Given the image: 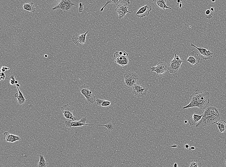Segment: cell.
<instances>
[{
	"label": "cell",
	"instance_id": "3957f363",
	"mask_svg": "<svg viewBox=\"0 0 226 167\" xmlns=\"http://www.w3.org/2000/svg\"><path fill=\"white\" fill-rule=\"evenodd\" d=\"M125 86L128 88L132 87L136 84L139 80V76L136 73L132 72H126L124 75Z\"/></svg>",
	"mask_w": 226,
	"mask_h": 167
},
{
	"label": "cell",
	"instance_id": "484cf974",
	"mask_svg": "<svg viewBox=\"0 0 226 167\" xmlns=\"http://www.w3.org/2000/svg\"><path fill=\"white\" fill-rule=\"evenodd\" d=\"M199 164L198 163L196 160H192L191 161L189 166L191 167H198L200 166Z\"/></svg>",
	"mask_w": 226,
	"mask_h": 167
},
{
	"label": "cell",
	"instance_id": "ba28073f",
	"mask_svg": "<svg viewBox=\"0 0 226 167\" xmlns=\"http://www.w3.org/2000/svg\"><path fill=\"white\" fill-rule=\"evenodd\" d=\"M75 4L72 0H61L59 4L52 9H59L62 12H65L70 10Z\"/></svg>",
	"mask_w": 226,
	"mask_h": 167
},
{
	"label": "cell",
	"instance_id": "74e56055",
	"mask_svg": "<svg viewBox=\"0 0 226 167\" xmlns=\"http://www.w3.org/2000/svg\"><path fill=\"white\" fill-rule=\"evenodd\" d=\"M173 166L174 167H177L178 166L177 164L176 163L174 164L173 165Z\"/></svg>",
	"mask_w": 226,
	"mask_h": 167
},
{
	"label": "cell",
	"instance_id": "5bb4252c",
	"mask_svg": "<svg viewBox=\"0 0 226 167\" xmlns=\"http://www.w3.org/2000/svg\"><path fill=\"white\" fill-rule=\"evenodd\" d=\"M152 9V6L149 4H147L141 8L136 13V15L140 18L148 16L150 15Z\"/></svg>",
	"mask_w": 226,
	"mask_h": 167
},
{
	"label": "cell",
	"instance_id": "8992f818",
	"mask_svg": "<svg viewBox=\"0 0 226 167\" xmlns=\"http://www.w3.org/2000/svg\"><path fill=\"white\" fill-rule=\"evenodd\" d=\"M80 91L82 94L85 96L89 104H93L95 101L96 96L91 91L88 85L83 84L80 86Z\"/></svg>",
	"mask_w": 226,
	"mask_h": 167
},
{
	"label": "cell",
	"instance_id": "7a4b0ae2",
	"mask_svg": "<svg viewBox=\"0 0 226 167\" xmlns=\"http://www.w3.org/2000/svg\"><path fill=\"white\" fill-rule=\"evenodd\" d=\"M202 115L201 119L196 125V128L215 124L220 120L218 109L214 106H208L204 110Z\"/></svg>",
	"mask_w": 226,
	"mask_h": 167
},
{
	"label": "cell",
	"instance_id": "1f68e13d",
	"mask_svg": "<svg viewBox=\"0 0 226 167\" xmlns=\"http://www.w3.org/2000/svg\"><path fill=\"white\" fill-rule=\"evenodd\" d=\"M184 148L187 150H189L190 148L189 145L188 144H185L184 146Z\"/></svg>",
	"mask_w": 226,
	"mask_h": 167
},
{
	"label": "cell",
	"instance_id": "8d00e7d4",
	"mask_svg": "<svg viewBox=\"0 0 226 167\" xmlns=\"http://www.w3.org/2000/svg\"><path fill=\"white\" fill-rule=\"evenodd\" d=\"M177 146H178L177 145L174 144L171 146L169 147H177Z\"/></svg>",
	"mask_w": 226,
	"mask_h": 167
},
{
	"label": "cell",
	"instance_id": "2e32d148",
	"mask_svg": "<svg viewBox=\"0 0 226 167\" xmlns=\"http://www.w3.org/2000/svg\"><path fill=\"white\" fill-rule=\"evenodd\" d=\"M4 139L6 142L14 143L17 141H20L21 139L20 137L13 134L6 132L4 133Z\"/></svg>",
	"mask_w": 226,
	"mask_h": 167
},
{
	"label": "cell",
	"instance_id": "7bdbcfd3",
	"mask_svg": "<svg viewBox=\"0 0 226 167\" xmlns=\"http://www.w3.org/2000/svg\"><path fill=\"white\" fill-rule=\"evenodd\" d=\"M185 124H187L188 123V121L187 120H185L184 121Z\"/></svg>",
	"mask_w": 226,
	"mask_h": 167
},
{
	"label": "cell",
	"instance_id": "f1b7e54d",
	"mask_svg": "<svg viewBox=\"0 0 226 167\" xmlns=\"http://www.w3.org/2000/svg\"><path fill=\"white\" fill-rule=\"evenodd\" d=\"M125 1V0H114V4L117 5Z\"/></svg>",
	"mask_w": 226,
	"mask_h": 167
},
{
	"label": "cell",
	"instance_id": "cb8c5ba5",
	"mask_svg": "<svg viewBox=\"0 0 226 167\" xmlns=\"http://www.w3.org/2000/svg\"><path fill=\"white\" fill-rule=\"evenodd\" d=\"M40 160L38 163L37 167H46L48 166V163L44 159V156L42 154L40 155Z\"/></svg>",
	"mask_w": 226,
	"mask_h": 167
},
{
	"label": "cell",
	"instance_id": "bcb514c9",
	"mask_svg": "<svg viewBox=\"0 0 226 167\" xmlns=\"http://www.w3.org/2000/svg\"><path fill=\"white\" fill-rule=\"evenodd\" d=\"M44 57H46V58H47V57H48V55H46H46H44Z\"/></svg>",
	"mask_w": 226,
	"mask_h": 167
},
{
	"label": "cell",
	"instance_id": "30bf717a",
	"mask_svg": "<svg viewBox=\"0 0 226 167\" xmlns=\"http://www.w3.org/2000/svg\"><path fill=\"white\" fill-rule=\"evenodd\" d=\"M87 120L86 117H83L79 121H74L72 122L66 121L65 123L67 127L69 128L72 127H81L84 125L96 126L97 124H87L86 123Z\"/></svg>",
	"mask_w": 226,
	"mask_h": 167
},
{
	"label": "cell",
	"instance_id": "4316f807",
	"mask_svg": "<svg viewBox=\"0 0 226 167\" xmlns=\"http://www.w3.org/2000/svg\"><path fill=\"white\" fill-rule=\"evenodd\" d=\"M205 15L206 18L210 19L212 17V13L210 9L206 10L205 13Z\"/></svg>",
	"mask_w": 226,
	"mask_h": 167
},
{
	"label": "cell",
	"instance_id": "d6986e66",
	"mask_svg": "<svg viewBox=\"0 0 226 167\" xmlns=\"http://www.w3.org/2000/svg\"><path fill=\"white\" fill-rule=\"evenodd\" d=\"M72 41L77 46L79 47H81L83 44L86 43L82 41L80 37V35L79 34H76L73 36Z\"/></svg>",
	"mask_w": 226,
	"mask_h": 167
},
{
	"label": "cell",
	"instance_id": "9a60e30c",
	"mask_svg": "<svg viewBox=\"0 0 226 167\" xmlns=\"http://www.w3.org/2000/svg\"><path fill=\"white\" fill-rule=\"evenodd\" d=\"M192 65H197L200 62V57L195 51L191 52L186 61Z\"/></svg>",
	"mask_w": 226,
	"mask_h": 167
},
{
	"label": "cell",
	"instance_id": "e0dca14e",
	"mask_svg": "<svg viewBox=\"0 0 226 167\" xmlns=\"http://www.w3.org/2000/svg\"><path fill=\"white\" fill-rule=\"evenodd\" d=\"M202 115V114L199 115L194 113L192 116L190 117L188 119L190 125L193 126L196 125L201 119Z\"/></svg>",
	"mask_w": 226,
	"mask_h": 167
},
{
	"label": "cell",
	"instance_id": "8fae6325",
	"mask_svg": "<svg viewBox=\"0 0 226 167\" xmlns=\"http://www.w3.org/2000/svg\"><path fill=\"white\" fill-rule=\"evenodd\" d=\"M128 7L127 4L123 2L119 4L116 8L115 10L119 16V18L120 19L124 17L128 13H132V12L128 10Z\"/></svg>",
	"mask_w": 226,
	"mask_h": 167
},
{
	"label": "cell",
	"instance_id": "ffe728a7",
	"mask_svg": "<svg viewBox=\"0 0 226 167\" xmlns=\"http://www.w3.org/2000/svg\"><path fill=\"white\" fill-rule=\"evenodd\" d=\"M18 91L19 93V95L17 93L15 95V97L17 98L18 103L19 104L22 105L25 103L26 100H27L24 97L21 91L19 90L18 87L17 86Z\"/></svg>",
	"mask_w": 226,
	"mask_h": 167
},
{
	"label": "cell",
	"instance_id": "f546056e",
	"mask_svg": "<svg viewBox=\"0 0 226 167\" xmlns=\"http://www.w3.org/2000/svg\"><path fill=\"white\" fill-rule=\"evenodd\" d=\"M10 69V68L7 67H2L1 70L2 72H4L6 71H9Z\"/></svg>",
	"mask_w": 226,
	"mask_h": 167
},
{
	"label": "cell",
	"instance_id": "d590c367",
	"mask_svg": "<svg viewBox=\"0 0 226 167\" xmlns=\"http://www.w3.org/2000/svg\"><path fill=\"white\" fill-rule=\"evenodd\" d=\"M10 78L12 80H14L15 81H16L15 80L16 79H15V77L14 76V75H12V76H11L10 77Z\"/></svg>",
	"mask_w": 226,
	"mask_h": 167
},
{
	"label": "cell",
	"instance_id": "277c9868",
	"mask_svg": "<svg viewBox=\"0 0 226 167\" xmlns=\"http://www.w3.org/2000/svg\"><path fill=\"white\" fill-rule=\"evenodd\" d=\"M114 58L115 62L122 66L128 65L129 62L128 54L125 51H116L114 54Z\"/></svg>",
	"mask_w": 226,
	"mask_h": 167
},
{
	"label": "cell",
	"instance_id": "ac0fdd59",
	"mask_svg": "<svg viewBox=\"0 0 226 167\" xmlns=\"http://www.w3.org/2000/svg\"><path fill=\"white\" fill-rule=\"evenodd\" d=\"M153 2L157 7L164 11L166 9H172L166 5V0H153Z\"/></svg>",
	"mask_w": 226,
	"mask_h": 167
},
{
	"label": "cell",
	"instance_id": "4fadbf2b",
	"mask_svg": "<svg viewBox=\"0 0 226 167\" xmlns=\"http://www.w3.org/2000/svg\"><path fill=\"white\" fill-rule=\"evenodd\" d=\"M151 72H154L157 75L162 74L168 70V66L166 64L162 62H159L156 66L150 67Z\"/></svg>",
	"mask_w": 226,
	"mask_h": 167
},
{
	"label": "cell",
	"instance_id": "5b68a950",
	"mask_svg": "<svg viewBox=\"0 0 226 167\" xmlns=\"http://www.w3.org/2000/svg\"><path fill=\"white\" fill-rule=\"evenodd\" d=\"M133 87V93L135 97L143 98L146 95L148 88L144 84H135Z\"/></svg>",
	"mask_w": 226,
	"mask_h": 167
},
{
	"label": "cell",
	"instance_id": "e575fe53",
	"mask_svg": "<svg viewBox=\"0 0 226 167\" xmlns=\"http://www.w3.org/2000/svg\"><path fill=\"white\" fill-rule=\"evenodd\" d=\"M182 0H177V5H180V4L182 3Z\"/></svg>",
	"mask_w": 226,
	"mask_h": 167
},
{
	"label": "cell",
	"instance_id": "9c48e42d",
	"mask_svg": "<svg viewBox=\"0 0 226 167\" xmlns=\"http://www.w3.org/2000/svg\"><path fill=\"white\" fill-rule=\"evenodd\" d=\"M61 110L64 117L73 121L76 120V118L73 114L74 110L73 107L68 104L65 105L61 107Z\"/></svg>",
	"mask_w": 226,
	"mask_h": 167
},
{
	"label": "cell",
	"instance_id": "ee69618b",
	"mask_svg": "<svg viewBox=\"0 0 226 167\" xmlns=\"http://www.w3.org/2000/svg\"><path fill=\"white\" fill-rule=\"evenodd\" d=\"M225 166H226V157H225Z\"/></svg>",
	"mask_w": 226,
	"mask_h": 167
},
{
	"label": "cell",
	"instance_id": "83f0119b",
	"mask_svg": "<svg viewBox=\"0 0 226 167\" xmlns=\"http://www.w3.org/2000/svg\"><path fill=\"white\" fill-rule=\"evenodd\" d=\"M84 4L82 3L81 2L80 3L79 8L78 10L80 13H81L82 12L84 9Z\"/></svg>",
	"mask_w": 226,
	"mask_h": 167
},
{
	"label": "cell",
	"instance_id": "4dcf8cb0",
	"mask_svg": "<svg viewBox=\"0 0 226 167\" xmlns=\"http://www.w3.org/2000/svg\"><path fill=\"white\" fill-rule=\"evenodd\" d=\"M1 80H5V77H6V75L3 72H2L1 73Z\"/></svg>",
	"mask_w": 226,
	"mask_h": 167
},
{
	"label": "cell",
	"instance_id": "6da1fadb",
	"mask_svg": "<svg viewBox=\"0 0 226 167\" xmlns=\"http://www.w3.org/2000/svg\"><path fill=\"white\" fill-rule=\"evenodd\" d=\"M190 100L189 104L183 107V109L196 107L204 110L209 104L210 94L207 91L193 93L190 96Z\"/></svg>",
	"mask_w": 226,
	"mask_h": 167
},
{
	"label": "cell",
	"instance_id": "603a6c76",
	"mask_svg": "<svg viewBox=\"0 0 226 167\" xmlns=\"http://www.w3.org/2000/svg\"><path fill=\"white\" fill-rule=\"evenodd\" d=\"M96 101L97 104L101 107L108 106L111 104L110 102L104 100L97 99Z\"/></svg>",
	"mask_w": 226,
	"mask_h": 167
},
{
	"label": "cell",
	"instance_id": "b9f144b4",
	"mask_svg": "<svg viewBox=\"0 0 226 167\" xmlns=\"http://www.w3.org/2000/svg\"><path fill=\"white\" fill-rule=\"evenodd\" d=\"M182 7V4L181 3L180 4V8Z\"/></svg>",
	"mask_w": 226,
	"mask_h": 167
},
{
	"label": "cell",
	"instance_id": "836d02e7",
	"mask_svg": "<svg viewBox=\"0 0 226 167\" xmlns=\"http://www.w3.org/2000/svg\"><path fill=\"white\" fill-rule=\"evenodd\" d=\"M195 149V147L191 146L189 150L191 151L194 150Z\"/></svg>",
	"mask_w": 226,
	"mask_h": 167
},
{
	"label": "cell",
	"instance_id": "f35d334b",
	"mask_svg": "<svg viewBox=\"0 0 226 167\" xmlns=\"http://www.w3.org/2000/svg\"><path fill=\"white\" fill-rule=\"evenodd\" d=\"M125 1L128 3V4H130V0H125Z\"/></svg>",
	"mask_w": 226,
	"mask_h": 167
},
{
	"label": "cell",
	"instance_id": "d4e9b609",
	"mask_svg": "<svg viewBox=\"0 0 226 167\" xmlns=\"http://www.w3.org/2000/svg\"><path fill=\"white\" fill-rule=\"evenodd\" d=\"M96 126L105 127L109 131H112L114 129L113 124L111 123H109L105 125H96Z\"/></svg>",
	"mask_w": 226,
	"mask_h": 167
},
{
	"label": "cell",
	"instance_id": "f6af8a7d",
	"mask_svg": "<svg viewBox=\"0 0 226 167\" xmlns=\"http://www.w3.org/2000/svg\"><path fill=\"white\" fill-rule=\"evenodd\" d=\"M15 83H16V84H18V81H17V80H16V81H15Z\"/></svg>",
	"mask_w": 226,
	"mask_h": 167
},
{
	"label": "cell",
	"instance_id": "7dc6e473",
	"mask_svg": "<svg viewBox=\"0 0 226 167\" xmlns=\"http://www.w3.org/2000/svg\"><path fill=\"white\" fill-rule=\"evenodd\" d=\"M212 1L213 2H215V0H212Z\"/></svg>",
	"mask_w": 226,
	"mask_h": 167
},
{
	"label": "cell",
	"instance_id": "7c38bea8",
	"mask_svg": "<svg viewBox=\"0 0 226 167\" xmlns=\"http://www.w3.org/2000/svg\"><path fill=\"white\" fill-rule=\"evenodd\" d=\"M191 46L195 47L198 50L203 59L207 60L211 59L213 57V53L211 52L210 50L198 47L192 43H191Z\"/></svg>",
	"mask_w": 226,
	"mask_h": 167
},
{
	"label": "cell",
	"instance_id": "60d3db41",
	"mask_svg": "<svg viewBox=\"0 0 226 167\" xmlns=\"http://www.w3.org/2000/svg\"><path fill=\"white\" fill-rule=\"evenodd\" d=\"M16 85L18 87H20V85L18 84H16Z\"/></svg>",
	"mask_w": 226,
	"mask_h": 167
},
{
	"label": "cell",
	"instance_id": "ab89813d",
	"mask_svg": "<svg viewBox=\"0 0 226 167\" xmlns=\"http://www.w3.org/2000/svg\"><path fill=\"white\" fill-rule=\"evenodd\" d=\"M210 10L211 11H212L213 12L214 10V9L213 8H211L210 9Z\"/></svg>",
	"mask_w": 226,
	"mask_h": 167
},
{
	"label": "cell",
	"instance_id": "7402d4cb",
	"mask_svg": "<svg viewBox=\"0 0 226 167\" xmlns=\"http://www.w3.org/2000/svg\"><path fill=\"white\" fill-rule=\"evenodd\" d=\"M23 7L24 10L33 13H35L36 9L33 2L24 4Z\"/></svg>",
	"mask_w": 226,
	"mask_h": 167
},
{
	"label": "cell",
	"instance_id": "44dd1931",
	"mask_svg": "<svg viewBox=\"0 0 226 167\" xmlns=\"http://www.w3.org/2000/svg\"><path fill=\"white\" fill-rule=\"evenodd\" d=\"M215 124L218 126L220 133L226 132V121L223 120H219Z\"/></svg>",
	"mask_w": 226,
	"mask_h": 167
},
{
	"label": "cell",
	"instance_id": "d6a6232c",
	"mask_svg": "<svg viewBox=\"0 0 226 167\" xmlns=\"http://www.w3.org/2000/svg\"><path fill=\"white\" fill-rule=\"evenodd\" d=\"M10 84L12 85H14L16 84L15 81L13 80H11L10 81Z\"/></svg>",
	"mask_w": 226,
	"mask_h": 167
},
{
	"label": "cell",
	"instance_id": "52a82bcc",
	"mask_svg": "<svg viewBox=\"0 0 226 167\" xmlns=\"http://www.w3.org/2000/svg\"><path fill=\"white\" fill-rule=\"evenodd\" d=\"M183 62L179 56L176 54L173 59L171 61L168 66V70L170 73L173 74L177 72L180 68L182 66Z\"/></svg>",
	"mask_w": 226,
	"mask_h": 167
}]
</instances>
